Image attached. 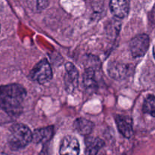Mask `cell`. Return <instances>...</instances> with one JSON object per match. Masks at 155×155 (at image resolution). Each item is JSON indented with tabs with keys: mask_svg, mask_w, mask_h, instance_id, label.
Here are the masks:
<instances>
[{
	"mask_svg": "<svg viewBox=\"0 0 155 155\" xmlns=\"http://www.w3.org/2000/svg\"><path fill=\"white\" fill-rule=\"evenodd\" d=\"M117 127L120 133L126 138H130L133 135V122L130 117L117 115L115 117Z\"/></svg>",
	"mask_w": 155,
	"mask_h": 155,
	"instance_id": "8992f818",
	"label": "cell"
},
{
	"mask_svg": "<svg viewBox=\"0 0 155 155\" xmlns=\"http://www.w3.org/2000/svg\"><path fill=\"white\" fill-rule=\"evenodd\" d=\"M109 74L113 78L120 80L125 77L127 73V68L125 65L120 64H113L109 68Z\"/></svg>",
	"mask_w": 155,
	"mask_h": 155,
	"instance_id": "7c38bea8",
	"label": "cell"
},
{
	"mask_svg": "<svg viewBox=\"0 0 155 155\" xmlns=\"http://www.w3.org/2000/svg\"><path fill=\"white\" fill-rule=\"evenodd\" d=\"M0 30H1V25H0Z\"/></svg>",
	"mask_w": 155,
	"mask_h": 155,
	"instance_id": "9a60e30c",
	"label": "cell"
},
{
	"mask_svg": "<svg viewBox=\"0 0 155 155\" xmlns=\"http://www.w3.org/2000/svg\"><path fill=\"white\" fill-rule=\"evenodd\" d=\"M30 77L39 84H45L52 78V71L47 60L40 61L30 72Z\"/></svg>",
	"mask_w": 155,
	"mask_h": 155,
	"instance_id": "3957f363",
	"label": "cell"
},
{
	"mask_svg": "<svg viewBox=\"0 0 155 155\" xmlns=\"http://www.w3.org/2000/svg\"><path fill=\"white\" fill-rule=\"evenodd\" d=\"M80 151V143L73 136H65L61 143L60 155H79Z\"/></svg>",
	"mask_w": 155,
	"mask_h": 155,
	"instance_id": "5b68a950",
	"label": "cell"
},
{
	"mask_svg": "<svg viewBox=\"0 0 155 155\" xmlns=\"http://www.w3.org/2000/svg\"><path fill=\"white\" fill-rule=\"evenodd\" d=\"M153 54H154V58H155V45H154V49H153Z\"/></svg>",
	"mask_w": 155,
	"mask_h": 155,
	"instance_id": "5bb4252c",
	"label": "cell"
},
{
	"mask_svg": "<svg viewBox=\"0 0 155 155\" xmlns=\"http://www.w3.org/2000/svg\"><path fill=\"white\" fill-rule=\"evenodd\" d=\"M32 132L27 126L23 124H15L8 136L9 145L13 150L21 149L32 142Z\"/></svg>",
	"mask_w": 155,
	"mask_h": 155,
	"instance_id": "7a4b0ae2",
	"label": "cell"
},
{
	"mask_svg": "<svg viewBox=\"0 0 155 155\" xmlns=\"http://www.w3.org/2000/svg\"><path fill=\"white\" fill-rule=\"evenodd\" d=\"M64 81L68 90H74L78 83V71L72 63H68L65 66Z\"/></svg>",
	"mask_w": 155,
	"mask_h": 155,
	"instance_id": "ba28073f",
	"label": "cell"
},
{
	"mask_svg": "<svg viewBox=\"0 0 155 155\" xmlns=\"http://www.w3.org/2000/svg\"><path fill=\"white\" fill-rule=\"evenodd\" d=\"M104 145V142L99 138H90L86 142V155H97Z\"/></svg>",
	"mask_w": 155,
	"mask_h": 155,
	"instance_id": "30bf717a",
	"label": "cell"
},
{
	"mask_svg": "<svg viewBox=\"0 0 155 155\" xmlns=\"http://www.w3.org/2000/svg\"><path fill=\"white\" fill-rule=\"evenodd\" d=\"M112 14L118 18H124L130 12V2L125 0H113L110 2Z\"/></svg>",
	"mask_w": 155,
	"mask_h": 155,
	"instance_id": "52a82bcc",
	"label": "cell"
},
{
	"mask_svg": "<svg viewBox=\"0 0 155 155\" xmlns=\"http://www.w3.org/2000/svg\"><path fill=\"white\" fill-rule=\"evenodd\" d=\"M144 113L155 117V97L149 95L145 98L143 104Z\"/></svg>",
	"mask_w": 155,
	"mask_h": 155,
	"instance_id": "4fadbf2b",
	"label": "cell"
},
{
	"mask_svg": "<svg viewBox=\"0 0 155 155\" xmlns=\"http://www.w3.org/2000/svg\"><path fill=\"white\" fill-rule=\"evenodd\" d=\"M32 141L35 143H45L48 142L54 134L53 127H44V128L36 129L33 133Z\"/></svg>",
	"mask_w": 155,
	"mask_h": 155,
	"instance_id": "9c48e42d",
	"label": "cell"
},
{
	"mask_svg": "<svg viewBox=\"0 0 155 155\" xmlns=\"http://www.w3.org/2000/svg\"><path fill=\"white\" fill-rule=\"evenodd\" d=\"M74 127L80 134L88 135L92 132L94 124L85 118H78L74 122Z\"/></svg>",
	"mask_w": 155,
	"mask_h": 155,
	"instance_id": "8fae6325",
	"label": "cell"
},
{
	"mask_svg": "<svg viewBox=\"0 0 155 155\" xmlns=\"http://www.w3.org/2000/svg\"><path fill=\"white\" fill-rule=\"evenodd\" d=\"M26 95V89L19 84L0 86V108L9 114H17Z\"/></svg>",
	"mask_w": 155,
	"mask_h": 155,
	"instance_id": "6da1fadb",
	"label": "cell"
},
{
	"mask_svg": "<svg viewBox=\"0 0 155 155\" xmlns=\"http://www.w3.org/2000/svg\"><path fill=\"white\" fill-rule=\"evenodd\" d=\"M149 37L146 34H140L133 38L130 43V48L133 57L145 55L149 47Z\"/></svg>",
	"mask_w": 155,
	"mask_h": 155,
	"instance_id": "277c9868",
	"label": "cell"
}]
</instances>
